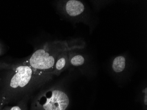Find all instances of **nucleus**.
<instances>
[{"mask_svg":"<svg viewBox=\"0 0 147 110\" xmlns=\"http://www.w3.org/2000/svg\"><path fill=\"white\" fill-rule=\"evenodd\" d=\"M0 77V110L4 105L23 97L44 85L52 75L40 74L21 63L1 65Z\"/></svg>","mask_w":147,"mask_h":110,"instance_id":"nucleus-1","label":"nucleus"},{"mask_svg":"<svg viewBox=\"0 0 147 110\" xmlns=\"http://www.w3.org/2000/svg\"><path fill=\"white\" fill-rule=\"evenodd\" d=\"M82 49L81 45L67 40L47 42L23 62L40 74L53 75L58 57L63 51L71 48Z\"/></svg>","mask_w":147,"mask_h":110,"instance_id":"nucleus-2","label":"nucleus"},{"mask_svg":"<svg viewBox=\"0 0 147 110\" xmlns=\"http://www.w3.org/2000/svg\"><path fill=\"white\" fill-rule=\"evenodd\" d=\"M69 104L67 95L57 89H50L42 92L34 102L35 107L39 110H65Z\"/></svg>","mask_w":147,"mask_h":110,"instance_id":"nucleus-3","label":"nucleus"},{"mask_svg":"<svg viewBox=\"0 0 147 110\" xmlns=\"http://www.w3.org/2000/svg\"><path fill=\"white\" fill-rule=\"evenodd\" d=\"M57 6L59 11L65 17L76 21L82 19L85 11V5L77 0L59 1Z\"/></svg>","mask_w":147,"mask_h":110,"instance_id":"nucleus-4","label":"nucleus"},{"mask_svg":"<svg viewBox=\"0 0 147 110\" xmlns=\"http://www.w3.org/2000/svg\"><path fill=\"white\" fill-rule=\"evenodd\" d=\"M76 49H79L71 48L63 51L59 54L55 63V69L53 72V74L58 75L66 68L68 63H69V52Z\"/></svg>","mask_w":147,"mask_h":110,"instance_id":"nucleus-5","label":"nucleus"},{"mask_svg":"<svg viewBox=\"0 0 147 110\" xmlns=\"http://www.w3.org/2000/svg\"><path fill=\"white\" fill-rule=\"evenodd\" d=\"M125 66V58L123 56H118L113 60L112 68L115 72L119 73L123 72L124 70Z\"/></svg>","mask_w":147,"mask_h":110,"instance_id":"nucleus-6","label":"nucleus"},{"mask_svg":"<svg viewBox=\"0 0 147 110\" xmlns=\"http://www.w3.org/2000/svg\"><path fill=\"white\" fill-rule=\"evenodd\" d=\"M70 52L69 53V63L71 65L74 66H79L84 64L85 59L83 56L78 54L72 55L71 54Z\"/></svg>","mask_w":147,"mask_h":110,"instance_id":"nucleus-7","label":"nucleus"},{"mask_svg":"<svg viewBox=\"0 0 147 110\" xmlns=\"http://www.w3.org/2000/svg\"><path fill=\"white\" fill-rule=\"evenodd\" d=\"M9 110H22L20 107L16 105L12 107Z\"/></svg>","mask_w":147,"mask_h":110,"instance_id":"nucleus-8","label":"nucleus"},{"mask_svg":"<svg viewBox=\"0 0 147 110\" xmlns=\"http://www.w3.org/2000/svg\"><path fill=\"white\" fill-rule=\"evenodd\" d=\"M0 54H1V50H0Z\"/></svg>","mask_w":147,"mask_h":110,"instance_id":"nucleus-9","label":"nucleus"},{"mask_svg":"<svg viewBox=\"0 0 147 110\" xmlns=\"http://www.w3.org/2000/svg\"><path fill=\"white\" fill-rule=\"evenodd\" d=\"M2 110V109H1V110Z\"/></svg>","mask_w":147,"mask_h":110,"instance_id":"nucleus-10","label":"nucleus"}]
</instances>
